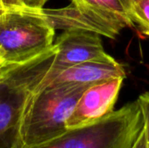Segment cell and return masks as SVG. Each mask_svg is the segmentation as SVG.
<instances>
[{
  "mask_svg": "<svg viewBox=\"0 0 149 148\" xmlns=\"http://www.w3.org/2000/svg\"><path fill=\"white\" fill-rule=\"evenodd\" d=\"M54 37L44 8L0 9V58L6 66L21 67L42 58L52 48Z\"/></svg>",
  "mask_w": 149,
  "mask_h": 148,
  "instance_id": "6da1fadb",
  "label": "cell"
},
{
  "mask_svg": "<svg viewBox=\"0 0 149 148\" xmlns=\"http://www.w3.org/2000/svg\"><path fill=\"white\" fill-rule=\"evenodd\" d=\"M88 87L55 85L31 93L21 120L19 148L37 147L65 133L68 118Z\"/></svg>",
  "mask_w": 149,
  "mask_h": 148,
  "instance_id": "7a4b0ae2",
  "label": "cell"
},
{
  "mask_svg": "<svg viewBox=\"0 0 149 148\" xmlns=\"http://www.w3.org/2000/svg\"><path fill=\"white\" fill-rule=\"evenodd\" d=\"M144 126L138 100L34 148H132Z\"/></svg>",
  "mask_w": 149,
  "mask_h": 148,
  "instance_id": "3957f363",
  "label": "cell"
},
{
  "mask_svg": "<svg viewBox=\"0 0 149 148\" xmlns=\"http://www.w3.org/2000/svg\"><path fill=\"white\" fill-rule=\"evenodd\" d=\"M33 65L0 68V148H19L22 116L35 84Z\"/></svg>",
  "mask_w": 149,
  "mask_h": 148,
  "instance_id": "277c9868",
  "label": "cell"
},
{
  "mask_svg": "<svg viewBox=\"0 0 149 148\" xmlns=\"http://www.w3.org/2000/svg\"><path fill=\"white\" fill-rule=\"evenodd\" d=\"M44 12L54 30L84 31L115 38L127 26L117 15L83 3H71L64 8L44 9Z\"/></svg>",
  "mask_w": 149,
  "mask_h": 148,
  "instance_id": "5b68a950",
  "label": "cell"
},
{
  "mask_svg": "<svg viewBox=\"0 0 149 148\" xmlns=\"http://www.w3.org/2000/svg\"><path fill=\"white\" fill-rule=\"evenodd\" d=\"M56 54L32 93L46 88L64 70L106 54L99 34L84 31H64L54 42Z\"/></svg>",
  "mask_w": 149,
  "mask_h": 148,
  "instance_id": "8992f818",
  "label": "cell"
},
{
  "mask_svg": "<svg viewBox=\"0 0 149 148\" xmlns=\"http://www.w3.org/2000/svg\"><path fill=\"white\" fill-rule=\"evenodd\" d=\"M123 80L122 78H116L88 87L66 121L67 130L94 123L112 113Z\"/></svg>",
  "mask_w": 149,
  "mask_h": 148,
  "instance_id": "52a82bcc",
  "label": "cell"
},
{
  "mask_svg": "<svg viewBox=\"0 0 149 148\" xmlns=\"http://www.w3.org/2000/svg\"><path fill=\"white\" fill-rule=\"evenodd\" d=\"M116 78L125 79V69L121 64L106 53L100 58L64 70L51 81L48 86L55 85L92 86Z\"/></svg>",
  "mask_w": 149,
  "mask_h": 148,
  "instance_id": "ba28073f",
  "label": "cell"
},
{
  "mask_svg": "<svg viewBox=\"0 0 149 148\" xmlns=\"http://www.w3.org/2000/svg\"><path fill=\"white\" fill-rule=\"evenodd\" d=\"M71 3L87 4L113 13L120 17L127 26L137 25L133 0H71Z\"/></svg>",
  "mask_w": 149,
  "mask_h": 148,
  "instance_id": "9c48e42d",
  "label": "cell"
},
{
  "mask_svg": "<svg viewBox=\"0 0 149 148\" xmlns=\"http://www.w3.org/2000/svg\"><path fill=\"white\" fill-rule=\"evenodd\" d=\"M136 24L141 32L149 37V0H138L134 3Z\"/></svg>",
  "mask_w": 149,
  "mask_h": 148,
  "instance_id": "30bf717a",
  "label": "cell"
},
{
  "mask_svg": "<svg viewBox=\"0 0 149 148\" xmlns=\"http://www.w3.org/2000/svg\"><path fill=\"white\" fill-rule=\"evenodd\" d=\"M137 100L141 106L144 123L143 129L146 134L148 148H149V92H144L141 95H140Z\"/></svg>",
  "mask_w": 149,
  "mask_h": 148,
  "instance_id": "8fae6325",
  "label": "cell"
},
{
  "mask_svg": "<svg viewBox=\"0 0 149 148\" xmlns=\"http://www.w3.org/2000/svg\"><path fill=\"white\" fill-rule=\"evenodd\" d=\"M132 148H148V143H147V139H146L144 129H142L141 134L139 135L138 139L134 142Z\"/></svg>",
  "mask_w": 149,
  "mask_h": 148,
  "instance_id": "7c38bea8",
  "label": "cell"
},
{
  "mask_svg": "<svg viewBox=\"0 0 149 148\" xmlns=\"http://www.w3.org/2000/svg\"><path fill=\"white\" fill-rule=\"evenodd\" d=\"M47 1L48 0H22V3L29 7L42 9L44 8V5L46 3Z\"/></svg>",
  "mask_w": 149,
  "mask_h": 148,
  "instance_id": "4fadbf2b",
  "label": "cell"
},
{
  "mask_svg": "<svg viewBox=\"0 0 149 148\" xmlns=\"http://www.w3.org/2000/svg\"><path fill=\"white\" fill-rule=\"evenodd\" d=\"M22 4H24L22 3V0H0V9L22 5Z\"/></svg>",
  "mask_w": 149,
  "mask_h": 148,
  "instance_id": "5bb4252c",
  "label": "cell"
},
{
  "mask_svg": "<svg viewBox=\"0 0 149 148\" xmlns=\"http://www.w3.org/2000/svg\"><path fill=\"white\" fill-rule=\"evenodd\" d=\"M4 65V64H3V59L0 58V67H2V66H3Z\"/></svg>",
  "mask_w": 149,
  "mask_h": 148,
  "instance_id": "9a60e30c",
  "label": "cell"
},
{
  "mask_svg": "<svg viewBox=\"0 0 149 148\" xmlns=\"http://www.w3.org/2000/svg\"><path fill=\"white\" fill-rule=\"evenodd\" d=\"M133 1H134V2H136V1H138V0H133Z\"/></svg>",
  "mask_w": 149,
  "mask_h": 148,
  "instance_id": "2e32d148",
  "label": "cell"
},
{
  "mask_svg": "<svg viewBox=\"0 0 149 148\" xmlns=\"http://www.w3.org/2000/svg\"><path fill=\"white\" fill-rule=\"evenodd\" d=\"M0 68H1V67H0Z\"/></svg>",
  "mask_w": 149,
  "mask_h": 148,
  "instance_id": "e0dca14e",
  "label": "cell"
}]
</instances>
